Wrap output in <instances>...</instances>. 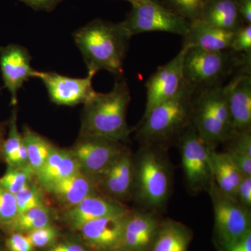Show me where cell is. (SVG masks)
Returning <instances> with one entry per match:
<instances>
[{"label":"cell","mask_w":251,"mask_h":251,"mask_svg":"<svg viewBox=\"0 0 251 251\" xmlns=\"http://www.w3.org/2000/svg\"><path fill=\"white\" fill-rule=\"evenodd\" d=\"M131 36L120 23L96 19L80 28L74 39L82 54L88 73L108 71L122 77Z\"/></svg>","instance_id":"6da1fadb"},{"label":"cell","mask_w":251,"mask_h":251,"mask_svg":"<svg viewBox=\"0 0 251 251\" xmlns=\"http://www.w3.org/2000/svg\"><path fill=\"white\" fill-rule=\"evenodd\" d=\"M130 100L126 81L122 76L117 77L110 92H96L84 104L80 135L100 137L123 143L129 141L132 130L126 117Z\"/></svg>","instance_id":"7a4b0ae2"},{"label":"cell","mask_w":251,"mask_h":251,"mask_svg":"<svg viewBox=\"0 0 251 251\" xmlns=\"http://www.w3.org/2000/svg\"><path fill=\"white\" fill-rule=\"evenodd\" d=\"M196 91L184 82L173 98L153 108L145 116L137 132L142 145L164 147L180 137L192 124Z\"/></svg>","instance_id":"3957f363"},{"label":"cell","mask_w":251,"mask_h":251,"mask_svg":"<svg viewBox=\"0 0 251 251\" xmlns=\"http://www.w3.org/2000/svg\"><path fill=\"white\" fill-rule=\"evenodd\" d=\"M251 55L230 50L208 51L189 47L184 58V80L196 92L221 85L238 68L241 74L251 75Z\"/></svg>","instance_id":"277c9868"},{"label":"cell","mask_w":251,"mask_h":251,"mask_svg":"<svg viewBox=\"0 0 251 251\" xmlns=\"http://www.w3.org/2000/svg\"><path fill=\"white\" fill-rule=\"evenodd\" d=\"M192 124L210 148L226 143L233 134L228 105V84L196 92Z\"/></svg>","instance_id":"5b68a950"},{"label":"cell","mask_w":251,"mask_h":251,"mask_svg":"<svg viewBox=\"0 0 251 251\" xmlns=\"http://www.w3.org/2000/svg\"><path fill=\"white\" fill-rule=\"evenodd\" d=\"M160 148L142 145L138 158L134 160L133 191L137 201L151 210L163 207L171 193V168Z\"/></svg>","instance_id":"8992f818"},{"label":"cell","mask_w":251,"mask_h":251,"mask_svg":"<svg viewBox=\"0 0 251 251\" xmlns=\"http://www.w3.org/2000/svg\"><path fill=\"white\" fill-rule=\"evenodd\" d=\"M181 164L188 186L194 192L209 191L214 181L211 149L198 134L193 124L179 140Z\"/></svg>","instance_id":"52a82bcc"},{"label":"cell","mask_w":251,"mask_h":251,"mask_svg":"<svg viewBox=\"0 0 251 251\" xmlns=\"http://www.w3.org/2000/svg\"><path fill=\"white\" fill-rule=\"evenodd\" d=\"M120 23L132 37L151 31H163L184 36L187 33L190 23L166 6L150 0L132 6L131 11L125 21Z\"/></svg>","instance_id":"ba28073f"},{"label":"cell","mask_w":251,"mask_h":251,"mask_svg":"<svg viewBox=\"0 0 251 251\" xmlns=\"http://www.w3.org/2000/svg\"><path fill=\"white\" fill-rule=\"evenodd\" d=\"M208 191L214 208L216 234L224 247L239 240L251 230L249 209L221 191L214 180Z\"/></svg>","instance_id":"9c48e42d"},{"label":"cell","mask_w":251,"mask_h":251,"mask_svg":"<svg viewBox=\"0 0 251 251\" xmlns=\"http://www.w3.org/2000/svg\"><path fill=\"white\" fill-rule=\"evenodd\" d=\"M126 149L123 143L117 140L80 135L70 151L76 159L81 173L97 182Z\"/></svg>","instance_id":"30bf717a"},{"label":"cell","mask_w":251,"mask_h":251,"mask_svg":"<svg viewBox=\"0 0 251 251\" xmlns=\"http://www.w3.org/2000/svg\"><path fill=\"white\" fill-rule=\"evenodd\" d=\"M188 48L182 46L174 58L158 67L149 78L146 82V106L143 117L157 105L173 98L184 85V62Z\"/></svg>","instance_id":"8fae6325"},{"label":"cell","mask_w":251,"mask_h":251,"mask_svg":"<svg viewBox=\"0 0 251 251\" xmlns=\"http://www.w3.org/2000/svg\"><path fill=\"white\" fill-rule=\"evenodd\" d=\"M95 74L76 78L60 75L55 72H39L37 78L42 81L52 103L64 106L85 104L96 94L92 86Z\"/></svg>","instance_id":"7c38bea8"},{"label":"cell","mask_w":251,"mask_h":251,"mask_svg":"<svg viewBox=\"0 0 251 251\" xmlns=\"http://www.w3.org/2000/svg\"><path fill=\"white\" fill-rule=\"evenodd\" d=\"M29 51L17 44L0 48V70L4 87L11 94L13 105L18 103V93L30 78H37L38 71L31 65Z\"/></svg>","instance_id":"4fadbf2b"},{"label":"cell","mask_w":251,"mask_h":251,"mask_svg":"<svg viewBox=\"0 0 251 251\" xmlns=\"http://www.w3.org/2000/svg\"><path fill=\"white\" fill-rule=\"evenodd\" d=\"M134 159L128 149L125 150L97 180V188L107 197L118 201L129 197L133 191Z\"/></svg>","instance_id":"5bb4252c"},{"label":"cell","mask_w":251,"mask_h":251,"mask_svg":"<svg viewBox=\"0 0 251 251\" xmlns=\"http://www.w3.org/2000/svg\"><path fill=\"white\" fill-rule=\"evenodd\" d=\"M129 212L130 211L119 201L94 193L76 205L65 209L64 217L68 224L78 229L84 224L94 220L106 216L122 215Z\"/></svg>","instance_id":"9a60e30c"},{"label":"cell","mask_w":251,"mask_h":251,"mask_svg":"<svg viewBox=\"0 0 251 251\" xmlns=\"http://www.w3.org/2000/svg\"><path fill=\"white\" fill-rule=\"evenodd\" d=\"M130 213L94 220L78 229L84 240L92 249L115 250L121 242L126 219Z\"/></svg>","instance_id":"2e32d148"},{"label":"cell","mask_w":251,"mask_h":251,"mask_svg":"<svg viewBox=\"0 0 251 251\" xmlns=\"http://www.w3.org/2000/svg\"><path fill=\"white\" fill-rule=\"evenodd\" d=\"M228 84V105L233 133L251 130V76L237 74Z\"/></svg>","instance_id":"e0dca14e"},{"label":"cell","mask_w":251,"mask_h":251,"mask_svg":"<svg viewBox=\"0 0 251 251\" xmlns=\"http://www.w3.org/2000/svg\"><path fill=\"white\" fill-rule=\"evenodd\" d=\"M97 189L95 181L81 172L46 188L65 209L76 205L86 198L97 193Z\"/></svg>","instance_id":"ac0fdd59"},{"label":"cell","mask_w":251,"mask_h":251,"mask_svg":"<svg viewBox=\"0 0 251 251\" xmlns=\"http://www.w3.org/2000/svg\"><path fill=\"white\" fill-rule=\"evenodd\" d=\"M234 32L223 30L204 24L200 21L189 23L183 46L208 51H225L230 49Z\"/></svg>","instance_id":"d6986e66"},{"label":"cell","mask_w":251,"mask_h":251,"mask_svg":"<svg viewBox=\"0 0 251 251\" xmlns=\"http://www.w3.org/2000/svg\"><path fill=\"white\" fill-rule=\"evenodd\" d=\"M79 172L80 171L78 163L70 150L53 147L45 163L36 176L39 184L46 188Z\"/></svg>","instance_id":"ffe728a7"},{"label":"cell","mask_w":251,"mask_h":251,"mask_svg":"<svg viewBox=\"0 0 251 251\" xmlns=\"http://www.w3.org/2000/svg\"><path fill=\"white\" fill-rule=\"evenodd\" d=\"M198 21L232 32L244 25L239 15L237 0H210Z\"/></svg>","instance_id":"44dd1931"},{"label":"cell","mask_w":251,"mask_h":251,"mask_svg":"<svg viewBox=\"0 0 251 251\" xmlns=\"http://www.w3.org/2000/svg\"><path fill=\"white\" fill-rule=\"evenodd\" d=\"M210 159L214 182L221 191L236 199L237 188L244 175L226 152L210 150Z\"/></svg>","instance_id":"7402d4cb"},{"label":"cell","mask_w":251,"mask_h":251,"mask_svg":"<svg viewBox=\"0 0 251 251\" xmlns=\"http://www.w3.org/2000/svg\"><path fill=\"white\" fill-rule=\"evenodd\" d=\"M191 239V233L184 225L168 220L158 227L152 251H187Z\"/></svg>","instance_id":"603a6c76"},{"label":"cell","mask_w":251,"mask_h":251,"mask_svg":"<svg viewBox=\"0 0 251 251\" xmlns=\"http://www.w3.org/2000/svg\"><path fill=\"white\" fill-rule=\"evenodd\" d=\"M22 135L27 151L29 168L36 176L54 146L49 140L28 127L23 128Z\"/></svg>","instance_id":"cb8c5ba5"},{"label":"cell","mask_w":251,"mask_h":251,"mask_svg":"<svg viewBox=\"0 0 251 251\" xmlns=\"http://www.w3.org/2000/svg\"><path fill=\"white\" fill-rule=\"evenodd\" d=\"M226 151L244 175H251V130L233 133Z\"/></svg>","instance_id":"d4e9b609"},{"label":"cell","mask_w":251,"mask_h":251,"mask_svg":"<svg viewBox=\"0 0 251 251\" xmlns=\"http://www.w3.org/2000/svg\"><path fill=\"white\" fill-rule=\"evenodd\" d=\"M51 212L45 204L37 206L19 214L15 221L11 232H27L49 226Z\"/></svg>","instance_id":"484cf974"},{"label":"cell","mask_w":251,"mask_h":251,"mask_svg":"<svg viewBox=\"0 0 251 251\" xmlns=\"http://www.w3.org/2000/svg\"><path fill=\"white\" fill-rule=\"evenodd\" d=\"M18 216L16 196L0 184V229L11 233Z\"/></svg>","instance_id":"4316f807"},{"label":"cell","mask_w":251,"mask_h":251,"mask_svg":"<svg viewBox=\"0 0 251 251\" xmlns=\"http://www.w3.org/2000/svg\"><path fill=\"white\" fill-rule=\"evenodd\" d=\"M34 175L29 168L7 166L6 173L0 177V184L16 195L32 182Z\"/></svg>","instance_id":"83f0119b"},{"label":"cell","mask_w":251,"mask_h":251,"mask_svg":"<svg viewBox=\"0 0 251 251\" xmlns=\"http://www.w3.org/2000/svg\"><path fill=\"white\" fill-rule=\"evenodd\" d=\"M210 0H165L167 8L188 23L198 21Z\"/></svg>","instance_id":"f1b7e54d"},{"label":"cell","mask_w":251,"mask_h":251,"mask_svg":"<svg viewBox=\"0 0 251 251\" xmlns=\"http://www.w3.org/2000/svg\"><path fill=\"white\" fill-rule=\"evenodd\" d=\"M9 132L3 147V160L7 166H13L18 150L23 143V135L18 131L17 113L13 110L9 122Z\"/></svg>","instance_id":"f546056e"},{"label":"cell","mask_w":251,"mask_h":251,"mask_svg":"<svg viewBox=\"0 0 251 251\" xmlns=\"http://www.w3.org/2000/svg\"><path fill=\"white\" fill-rule=\"evenodd\" d=\"M15 196L17 203L18 215L44 204L41 188L32 182Z\"/></svg>","instance_id":"4dcf8cb0"},{"label":"cell","mask_w":251,"mask_h":251,"mask_svg":"<svg viewBox=\"0 0 251 251\" xmlns=\"http://www.w3.org/2000/svg\"><path fill=\"white\" fill-rule=\"evenodd\" d=\"M230 50L251 56V25H244L234 32Z\"/></svg>","instance_id":"1f68e13d"},{"label":"cell","mask_w":251,"mask_h":251,"mask_svg":"<svg viewBox=\"0 0 251 251\" xmlns=\"http://www.w3.org/2000/svg\"><path fill=\"white\" fill-rule=\"evenodd\" d=\"M26 235L29 238L33 247L44 248L51 245L55 241L57 232V229L49 225L28 232Z\"/></svg>","instance_id":"d6a6232c"},{"label":"cell","mask_w":251,"mask_h":251,"mask_svg":"<svg viewBox=\"0 0 251 251\" xmlns=\"http://www.w3.org/2000/svg\"><path fill=\"white\" fill-rule=\"evenodd\" d=\"M5 240V247L7 251H33L32 244L27 235L22 232H14L8 234Z\"/></svg>","instance_id":"836d02e7"},{"label":"cell","mask_w":251,"mask_h":251,"mask_svg":"<svg viewBox=\"0 0 251 251\" xmlns=\"http://www.w3.org/2000/svg\"><path fill=\"white\" fill-rule=\"evenodd\" d=\"M236 199L242 205L250 209L251 206V175H244L237 188Z\"/></svg>","instance_id":"e575fe53"},{"label":"cell","mask_w":251,"mask_h":251,"mask_svg":"<svg viewBox=\"0 0 251 251\" xmlns=\"http://www.w3.org/2000/svg\"><path fill=\"white\" fill-rule=\"evenodd\" d=\"M36 11H51L64 0H19Z\"/></svg>","instance_id":"d590c367"},{"label":"cell","mask_w":251,"mask_h":251,"mask_svg":"<svg viewBox=\"0 0 251 251\" xmlns=\"http://www.w3.org/2000/svg\"><path fill=\"white\" fill-rule=\"evenodd\" d=\"M226 251H251V230L232 244L224 246Z\"/></svg>","instance_id":"8d00e7d4"},{"label":"cell","mask_w":251,"mask_h":251,"mask_svg":"<svg viewBox=\"0 0 251 251\" xmlns=\"http://www.w3.org/2000/svg\"><path fill=\"white\" fill-rule=\"evenodd\" d=\"M239 15L244 25H251V0H237Z\"/></svg>","instance_id":"74e56055"},{"label":"cell","mask_w":251,"mask_h":251,"mask_svg":"<svg viewBox=\"0 0 251 251\" xmlns=\"http://www.w3.org/2000/svg\"><path fill=\"white\" fill-rule=\"evenodd\" d=\"M49 251H89L83 246L74 242L61 243L51 248Z\"/></svg>","instance_id":"f35d334b"},{"label":"cell","mask_w":251,"mask_h":251,"mask_svg":"<svg viewBox=\"0 0 251 251\" xmlns=\"http://www.w3.org/2000/svg\"><path fill=\"white\" fill-rule=\"evenodd\" d=\"M6 128H7V124L0 123V162L4 161L3 160V147L5 140H6Z\"/></svg>","instance_id":"ab89813d"},{"label":"cell","mask_w":251,"mask_h":251,"mask_svg":"<svg viewBox=\"0 0 251 251\" xmlns=\"http://www.w3.org/2000/svg\"><path fill=\"white\" fill-rule=\"evenodd\" d=\"M126 1H129L132 6H135V5H138L143 4V3L147 2V1H150V0H126Z\"/></svg>","instance_id":"60d3db41"},{"label":"cell","mask_w":251,"mask_h":251,"mask_svg":"<svg viewBox=\"0 0 251 251\" xmlns=\"http://www.w3.org/2000/svg\"><path fill=\"white\" fill-rule=\"evenodd\" d=\"M0 251H7L6 247H5V242H3L1 241V237H0Z\"/></svg>","instance_id":"b9f144b4"},{"label":"cell","mask_w":251,"mask_h":251,"mask_svg":"<svg viewBox=\"0 0 251 251\" xmlns=\"http://www.w3.org/2000/svg\"><path fill=\"white\" fill-rule=\"evenodd\" d=\"M115 251H129V250H127V249H115V250H114Z\"/></svg>","instance_id":"7bdbcfd3"}]
</instances>
